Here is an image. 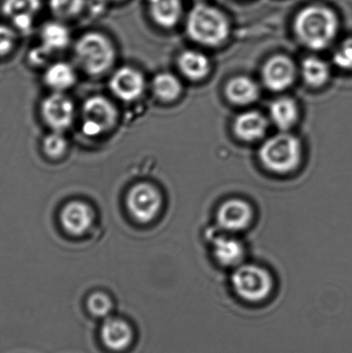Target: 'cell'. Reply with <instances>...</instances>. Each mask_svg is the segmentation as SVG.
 Masks as SVG:
<instances>
[{
  "label": "cell",
  "mask_w": 352,
  "mask_h": 353,
  "mask_svg": "<svg viewBox=\"0 0 352 353\" xmlns=\"http://www.w3.org/2000/svg\"><path fill=\"white\" fill-rule=\"evenodd\" d=\"M74 53L80 68L91 76L105 74L115 63V45L101 31H87L80 35L74 43Z\"/></svg>",
  "instance_id": "1"
},
{
  "label": "cell",
  "mask_w": 352,
  "mask_h": 353,
  "mask_svg": "<svg viewBox=\"0 0 352 353\" xmlns=\"http://www.w3.org/2000/svg\"><path fill=\"white\" fill-rule=\"evenodd\" d=\"M295 27L298 37L307 47L324 49L336 37L338 19L328 8L309 6L298 14Z\"/></svg>",
  "instance_id": "2"
},
{
  "label": "cell",
  "mask_w": 352,
  "mask_h": 353,
  "mask_svg": "<svg viewBox=\"0 0 352 353\" xmlns=\"http://www.w3.org/2000/svg\"><path fill=\"white\" fill-rule=\"evenodd\" d=\"M231 288L240 301L249 305L269 302L275 292L272 274L256 265H240L231 276Z\"/></svg>",
  "instance_id": "3"
},
{
  "label": "cell",
  "mask_w": 352,
  "mask_h": 353,
  "mask_svg": "<svg viewBox=\"0 0 352 353\" xmlns=\"http://www.w3.org/2000/svg\"><path fill=\"white\" fill-rule=\"evenodd\" d=\"M189 37L203 45L217 46L229 35V21L225 14L212 6L198 4L187 18Z\"/></svg>",
  "instance_id": "4"
},
{
  "label": "cell",
  "mask_w": 352,
  "mask_h": 353,
  "mask_svg": "<svg viewBox=\"0 0 352 353\" xmlns=\"http://www.w3.org/2000/svg\"><path fill=\"white\" fill-rule=\"evenodd\" d=\"M260 157L265 167L270 171L278 174L289 173L299 165L301 144L291 134H278L262 145Z\"/></svg>",
  "instance_id": "5"
},
{
  "label": "cell",
  "mask_w": 352,
  "mask_h": 353,
  "mask_svg": "<svg viewBox=\"0 0 352 353\" xmlns=\"http://www.w3.org/2000/svg\"><path fill=\"white\" fill-rule=\"evenodd\" d=\"M83 132L95 137L113 128L116 122L115 108L105 97H90L83 107Z\"/></svg>",
  "instance_id": "6"
},
{
  "label": "cell",
  "mask_w": 352,
  "mask_h": 353,
  "mask_svg": "<svg viewBox=\"0 0 352 353\" xmlns=\"http://www.w3.org/2000/svg\"><path fill=\"white\" fill-rule=\"evenodd\" d=\"M161 205V194L152 185L141 183L128 193V210L138 221H151L158 213Z\"/></svg>",
  "instance_id": "7"
},
{
  "label": "cell",
  "mask_w": 352,
  "mask_h": 353,
  "mask_svg": "<svg viewBox=\"0 0 352 353\" xmlns=\"http://www.w3.org/2000/svg\"><path fill=\"white\" fill-rule=\"evenodd\" d=\"M101 339L103 345L112 352H126L134 345L136 332L126 319L109 316L101 325Z\"/></svg>",
  "instance_id": "8"
},
{
  "label": "cell",
  "mask_w": 352,
  "mask_h": 353,
  "mask_svg": "<svg viewBox=\"0 0 352 353\" xmlns=\"http://www.w3.org/2000/svg\"><path fill=\"white\" fill-rule=\"evenodd\" d=\"M43 119L56 132L65 130L74 119V107L72 101L61 93L50 95L43 103Z\"/></svg>",
  "instance_id": "9"
},
{
  "label": "cell",
  "mask_w": 352,
  "mask_h": 353,
  "mask_svg": "<svg viewBox=\"0 0 352 353\" xmlns=\"http://www.w3.org/2000/svg\"><path fill=\"white\" fill-rule=\"evenodd\" d=\"M110 87L116 97L125 101H132L144 92V77L134 68L124 66L114 72Z\"/></svg>",
  "instance_id": "10"
},
{
  "label": "cell",
  "mask_w": 352,
  "mask_h": 353,
  "mask_svg": "<svg viewBox=\"0 0 352 353\" xmlns=\"http://www.w3.org/2000/svg\"><path fill=\"white\" fill-rule=\"evenodd\" d=\"M295 74V65L289 58L275 56L267 62L262 77L271 90L282 91L291 86Z\"/></svg>",
  "instance_id": "11"
},
{
  "label": "cell",
  "mask_w": 352,
  "mask_h": 353,
  "mask_svg": "<svg viewBox=\"0 0 352 353\" xmlns=\"http://www.w3.org/2000/svg\"><path fill=\"white\" fill-rule=\"evenodd\" d=\"M252 218L250 205L241 199H231L225 201L218 211L217 219L221 228L237 232L249 225Z\"/></svg>",
  "instance_id": "12"
},
{
  "label": "cell",
  "mask_w": 352,
  "mask_h": 353,
  "mask_svg": "<svg viewBox=\"0 0 352 353\" xmlns=\"http://www.w3.org/2000/svg\"><path fill=\"white\" fill-rule=\"evenodd\" d=\"M60 220L66 232L79 236L86 232L92 225L93 214L86 203L72 201L62 210Z\"/></svg>",
  "instance_id": "13"
},
{
  "label": "cell",
  "mask_w": 352,
  "mask_h": 353,
  "mask_svg": "<svg viewBox=\"0 0 352 353\" xmlns=\"http://www.w3.org/2000/svg\"><path fill=\"white\" fill-rule=\"evenodd\" d=\"M41 45L51 53L62 51L70 46L72 33L63 21L54 20L45 22L39 31Z\"/></svg>",
  "instance_id": "14"
},
{
  "label": "cell",
  "mask_w": 352,
  "mask_h": 353,
  "mask_svg": "<svg viewBox=\"0 0 352 353\" xmlns=\"http://www.w3.org/2000/svg\"><path fill=\"white\" fill-rule=\"evenodd\" d=\"M267 128V120L258 112H246L238 116L235 121L236 134L247 142L260 140L266 134Z\"/></svg>",
  "instance_id": "15"
},
{
  "label": "cell",
  "mask_w": 352,
  "mask_h": 353,
  "mask_svg": "<svg viewBox=\"0 0 352 353\" xmlns=\"http://www.w3.org/2000/svg\"><path fill=\"white\" fill-rule=\"evenodd\" d=\"M148 6L154 22L165 28L173 27L181 16L180 0H148Z\"/></svg>",
  "instance_id": "16"
},
{
  "label": "cell",
  "mask_w": 352,
  "mask_h": 353,
  "mask_svg": "<svg viewBox=\"0 0 352 353\" xmlns=\"http://www.w3.org/2000/svg\"><path fill=\"white\" fill-rule=\"evenodd\" d=\"M213 249H214L215 259L223 267L237 268L243 261V246L235 239L225 238V236L215 239Z\"/></svg>",
  "instance_id": "17"
},
{
  "label": "cell",
  "mask_w": 352,
  "mask_h": 353,
  "mask_svg": "<svg viewBox=\"0 0 352 353\" xmlns=\"http://www.w3.org/2000/svg\"><path fill=\"white\" fill-rule=\"evenodd\" d=\"M227 95L233 103L248 105L258 99V88L256 83L249 78L237 77L227 85Z\"/></svg>",
  "instance_id": "18"
},
{
  "label": "cell",
  "mask_w": 352,
  "mask_h": 353,
  "mask_svg": "<svg viewBox=\"0 0 352 353\" xmlns=\"http://www.w3.org/2000/svg\"><path fill=\"white\" fill-rule=\"evenodd\" d=\"M45 81L48 86L56 91L65 90L76 82V72L70 64L62 61L56 62L45 70Z\"/></svg>",
  "instance_id": "19"
},
{
  "label": "cell",
  "mask_w": 352,
  "mask_h": 353,
  "mask_svg": "<svg viewBox=\"0 0 352 353\" xmlns=\"http://www.w3.org/2000/svg\"><path fill=\"white\" fill-rule=\"evenodd\" d=\"M181 72L191 80H200L209 72L210 64L204 54L196 51H186L179 59Z\"/></svg>",
  "instance_id": "20"
},
{
  "label": "cell",
  "mask_w": 352,
  "mask_h": 353,
  "mask_svg": "<svg viewBox=\"0 0 352 353\" xmlns=\"http://www.w3.org/2000/svg\"><path fill=\"white\" fill-rule=\"evenodd\" d=\"M271 117L280 130H289L298 119V108L291 99H279L272 103Z\"/></svg>",
  "instance_id": "21"
},
{
  "label": "cell",
  "mask_w": 352,
  "mask_h": 353,
  "mask_svg": "<svg viewBox=\"0 0 352 353\" xmlns=\"http://www.w3.org/2000/svg\"><path fill=\"white\" fill-rule=\"evenodd\" d=\"M87 0H49V8L57 20L68 21L85 14Z\"/></svg>",
  "instance_id": "22"
},
{
  "label": "cell",
  "mask_w": 352,
  "mask_h": 353,
  "mask_svg": "<svg viewBox=\"0 0 352 353\" xmlns=\"http://www.w3.org/2000/svg\"><path fill=\"white\" fill-rule=\"evenodd\" d=\"M302 74H303L304 80L314 87L324 85L330 76L326 62L316 57H309L304 60L302 64Z\"/></svg>",
  "instance_id": "23"
},
{
  "label": "cell",
  "mask_w": 352,
  "mask_h": 353,
  "mask_svg": "<svg viewBox=\"0 0 352 353\" xmlns=\"http://www.w3.org/2000/svg\"><path fill=\"white\" fill-rule=\"evenodd\" d=\"M152 87L156 97L165 101H174L181 92L179 81L171 74H157L153 80Z\"/></svg>",
  "instance_id": "24"
},
{
  "label": "cell",
  "mask_w": 352,
  "mask_h": 353,
  "mask_svg": "<svg viewBox=\"0 0 352 353\" xmlns=\"http://www.w3.org/2000/svg\"><path fill=\"white\" fill-rule=\"evenodd\" d=\"M41 10V0H2L1 12L6 18L12 19L18 14L37 16Z\"/></svg>",
  "instance_id": "25"
},
{
  "label": "cell",
  "mask_w": 352,
  "mask_h": 353,
  "mask_svg": "<svg viewBox=\"0 0 352 353\" xmlns=\"http://www.w3.org/2000/svg\"><path fill=\"white\" fill-rule=\"evenodd\" d=\"M87 309L93 317L107 319L113 312L114 301L103 292H94L87 299Z\"/></svg>",
  "instance_id": "26"
},
{
  "label": "cell",
  "mask_w": 352,
  "mask_h": 353,
  "mask_svg": "<svg viewBox=\"0 0 352 353\" xmlns=\"http://www.w3.org/2000/svg\"><path fill=\"white\" fill-rule=\"evenodd\" d=\"M66 147H68V142L59 132L50 134L43 141V150L45 154L52 159H58L63 155L66 151Z\"/></svg>",
  "instance_id": "27"
},
{
  "label": "cell",
  "mask_w": 352,
  "mask_h": 353,
  "mask_svg": "<svg viewBox=\"0 0 352 353\" xmlns=\"http://www.w3.org/2000/svg\"><path fill=\"white\" fill-rule=\"evenodd\" d=\"M19 33L12 25L0 24V57L10 54L14 49Z\"/></svg>",
  "instance_id": "28"
},
{
  "label": "cell",
  "mask_w": 352,
  "mask_h": 353,
  "mask_svg": "<svg viewBox=\"0 0 352 353\" xmlns=\"http://www.w3.org/2000/svg\"><path fill=\"white\" fill-rule=\"evenodd\" d=\"M334 62L342 70H352V39H346L335 52Z\"/></svg>",
  "instance_id": "29"
},
{
  "label": "cell",
  "mask_w": 352,
  "mask_h": 353,
  "mask_svg": "<svg viewBox=\"0 0 352 353\" xmlns=\"http://www.w3.org/2000/svg\"><path fill=\"white\" fill-rule=\"evenodd\" d=\"M35 16L32 14H18L10 19L12 28L19 33V34H28L32 31L34 26Z\"/></svg>",
  "instance_id": "30"
},
{
  "label": "cell",
  "mask_w": 352,
  "mask_h": 353,
  "mask_svg": "<svg viewBox=\"0 0 352 353\" xmlns=\"http://www.w3.org/2000/svg\"><path fill=\"white\" fill-rule=\"evenodd\" d=\"M109 2V0H87L85 14H88L91 18H101L107 12Z\"/></svg>",
  "instance_id": "31"
},
{
  "label": "cell",
  "mask_w": 352,
  "mask_h": 353,
  "mask_svg": "<svg viewBox=\"0 0 352 353\" xmlns=\"http://www.w3.org/2000/svg\"><path fill=\"white\" fill-rule=\"evenodd\" d=\"M51 52L45 49L43 46L39 45L37 47L33 48L29 52L28 59L31 64L33 65H43L45 62L49 59L51 56Z\"/></svg>",
  "instance_id": "32"
},
{
  "label": "cell",
  "mask_w": 352,
  "mask_h": 353,
  "mask_svg": "<svg viewBox=\"0 0 352 353\" xmlns=\"http://www.w3.org/2000/svg\"><path fill=\"white\" fill-rule=\"evenodd\" d=\"M110 2L114 1V2H120V1H124V0H109Z\"/></svg>",
  "instance_id": "33"
}]
</instances>
